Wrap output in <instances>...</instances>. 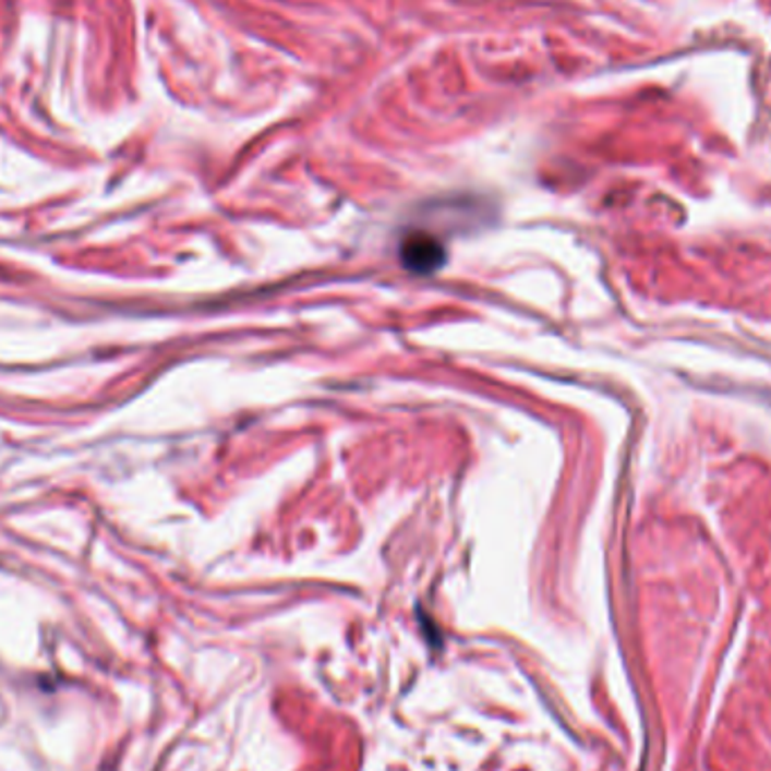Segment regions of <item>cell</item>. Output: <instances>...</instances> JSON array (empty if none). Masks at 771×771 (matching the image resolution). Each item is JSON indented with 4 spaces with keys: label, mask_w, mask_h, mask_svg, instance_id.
Segmentation results:
<instances>
[{
    "label": "cell",
    "mask_w": 771,
    "mask_h": 771,
    "mask_svg": "<svg viewBox=\"0 0 771 771\" xmlns=\"http://www.w3.org/2000/svg\"><path fill=\"white\" fill-rule=\"evenodd\" d=\"M399 255H401V262H405L407 269H411L415 274L438 272L447 257L445 246L435 240L433 234L422 232V230H415L401 240Z\"/></svg>",
    "instance_id": "cell-1"
}]
</instances>
